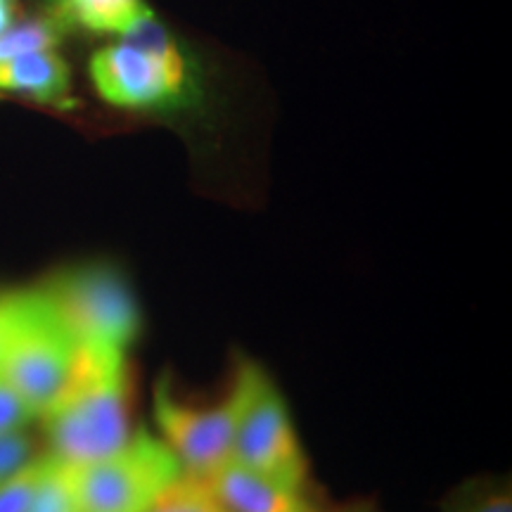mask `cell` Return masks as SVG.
<instances>
[{"instance_id": "1", "label": "cell", "mask_w": 512, "mask_h": 512, "mask_svg": "<svg viewBox=\"0 0 512 512\" xmlns=\"http://www.w3.org/2000/svg\"><path fill=\"white\" fill-rule=\"evenodd\" d=\"M50 456L81 467L110 456L131 437V377L126 351L81 344L67 382L38 415Z\"/></svg>"}, {"instance_id": "2", "label": "cell", "mask_w": 512, "mask_h": 512, "mask_svg": "<svg viewBox=\"0 0 512 512\" xmlns=\"http://www.w3.org/2000/svg\"><path fill=\"white\" fill-rule=\"evenodd\" d=\"M91 79L102 100L136 112L181 110L197 100V69L157 17L93 55Z\"/></svg>"}, {"instance_id": "3", "label": "cell", "mask_w": 512, "mask_h": 512, "mask_svg": "<svg viewBox=\"0 0 512 512\" xmlns=\"http://www.w3.org/2000/svg\"><path fill=\"white\" fill-rule=\"evenodd\" d=\"M79 351L81 342L38 287L0 294V377L36 418L67 382Z\"/></svg>"}, {"instance_id": "4", "label": "cell", "mask_w": 512, "mask_h": 512, "mask_svg": "<svg viewBox=\"0 0 512 512\" xmlns=\"http://www.w3.org/2000/svg\"><path fill=\"white\" fill-rule=\"evenodd\" d=\"M259 373L261 368L254 363H242L228 394L202 408L178 401L169 380L157 382L152 399L155 422L164 444L181 460L183 472L207 479L228 463L240 415Z\"/></svg>"}, {"instance_id": "5", "label": "cell", "mask_w": 512, "mask_h": 512, "mask_svg": "<svg viewBox=\"0 0 512 512\" xmlns=\"http://www.w3.org/2000/svg\"><path fill=\"white\" fill-rule=\"evenodd\" d=\"M81 344L128 349L136 342L140 309L124 273L110 264H81L50 275L38 287Z\"/></svg>"}, {"instance_id": "6", "label": "cell", "mask_w": 512, "mask_h": 512, "mask_svg": "<svg viewBox=\"0 0 512 512\" xmlns=\"http://www.w3.org/2000/svg\"><path fill=\"white\" fill-rule=\"evenodd\" d=\"M181 475V460L145 427L110 456L74 467L81 512H147Z\"/></svg>"}, {"instance_id": "7", "label": "cell", "mask_w": 512, "mask_h": 512, "mask_svg": "<svg viewBox=\"0 0 512 512\" xmlns=\"http://www.w3.org/2000/svg\"><path fill=\"white\" fill-rule=\"evenodd\" d=\"M230 460L275 482L304 491L309 460L292 425L283 394L264 370L256 377L245 411L240 415Z\"/></svg>"}, {"instance_id": "8", "label": "cell", "mask_w": 512, "mask_h": 512, "mask_svg": "<svg viewBox=\"0 0 512 512\" xmlns=\"http://www.w3.org/2000/svg\"><path fill=\"white\" fill-rule=\"evenodd\" d=\"M207 482L226 512H316L302 489L275 482L235 460L221 465Z\"/></svg>"}, {"instance_id": "9", "label": "cell", "mask_w": 512, "mask_h": 512, "mask_svg": "<svg viewBox=\"0 0 512 512\" xmlns=\"http://www.w3.org/2000/svg\"><path fill=\"white\" fill-rule=\"evenodd\" d=\"M0 93L24 95L62 110L74 105L72 74L55 48L0 60Z\"/></svg>"}, {"instance_id": "10", "label": "cell", "mask_w": 512, "mask_h": 512, "mask_svg": "<svg viewBox=\"0 0 512 512\" xmlns=\"http://www.w3.org/2000/svg\"><path fill=\"white\" fill-rule=\"evenodd\" d=\"M60 24H81L95 34L128 36L155 17L145 0H62L53 15Z\"/></svg>"}, {"instance_id": "11", "label": "cell", "mask_w": 512, "mask_h": 512, "mask_svg": "<svg viewBox=\"0 0 512 512\" xmlns=\"http://www.w3.org/2000/svg\"><path fill=\"white\" fill-rule=\"evenodd\" d=\"M29 512H81L74 465L62 463V460L46 453V467H43V475L38 479Z\"/></svg>"}, {"instance_id": "12", "label": "cell", "mask_w": 512, "mask_h": 512, "mask_svg": "<svg viewBox=\"0 0 512 512\" xmlns=\"http://www.w3.org/2000/svg\"><path fill=\"white\" fill-rule=\"evenodd\" d=\"M147 512H226L214 496L207 479L183 472L174 484L166 486L162 496Z\"/></svg>"}, {"instance_id": "13", "label": "cell", "mask_w": 512, "mask_h": 512, "mask_svg": "<svg viewBox=\"0 0 512 512\" xmlns=\"http://www.w3.org/2000/svg\"><path fill=\"white\" fill-rule=\"evenodd\" d=\"M43 467H46V456L29 458L0 482V512H29Z\"/></svg>"}, {"instance_id": "14", "label": "cell", "mask_w": 512, "mask_h": 512, "mask_svg": "<svg viewBox=\"0 0 512 512\" xmlns=\"http://www.w3.org/2000/svg\"><path fill=\"white\" fill-rule=\"evenodd\" d=\"M444 512H512L510 491L494 484H467L448 498Z\"/></svg>"}, {"instance_id": "15", "label": "cell", "mask_w": 512, "mask_h": 512, "mask_svg": "<svg viewBox=\"0 0 512 512\" xmlns=\"http://www.w3.org/2000/svg\"><path fill=\"white\" fill-rule=\"evenodd\" d=\"M31 420H36L34 408L0 377V437L3 434L24 432V427Z\"/></svg>"}, {"instance_id": "16", "label": "cell", "mask_w": 512, "mask_h": 512, "mask_svg": "<svg viewBox=\"0 0 512 512\" xmlns=\"http://www.w3.org/2000/svg\"><path fill=\"white\" fill-rule=\"evenodd\" d=\"M34 453V446H31V439L24 432L15 434H3L0 437V482L5 477H10L17 467L27 463Z\"/></svg>"}, {"instance_id": "17", "label": "cell", "mask_w": 512, "mask_h": 512, "mask_svg": "<svg viewBox=\"0 0 512 512\" xmlns=\"http://www.w3.org/2000/svg\"><path fill=\"white\" fill-rule=\"evenodd\" d=\"M10 24H12V10H10L8 0H0V34H3Z\"/></svg>"}, {"instance_id": "18", "label": "cell", "mask_w": 512, "mask_h": 512, "mask_svg": "<svg viewBox=\"0 0 512 512\" xmlns=\"http://www.w3.org/2000/svg\"><path fill=\"white\" fill-rule=\"evenodd\" d=\"M46 3L50 5V10H53V15H55L57 8H60V5H62V0H46Z\"/></svg>"}]
</instances>
